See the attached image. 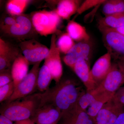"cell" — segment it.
<instances>
[{
	"instance_id": "6da1fadb",
	"label": "cell",
	"mask_w": 124,
	"mask_h": 124,
	"mask_svg": "<svg viewBox=\"0 0 124 124\" xmlns=\"http://www.w3.org/2000/svg\"><path fill=\"white\" fill-rule=\"evenodd\" d=\"M86 92L85 87L75 81L62 79L55 86L42 93L41 106L53 104L62 115L76 106L80 98Z\"/></svg>"
},
{
	"instance_id": "7a4b0ae2",
	"label": "cell",
	"mask_w": 124,
	"mask_h": 124,
	"mask_svg": "<svg viewBox=\"0 0 124 124\" xmlns=\"http://www.w3.org/2000/svg\"><path fill=\"white\" fill-rule=\"evenodd\" d=\"M42 96V93H35L6 104L1 110V115L15 122L31 118L41 106Z\"/></svg>"
},
{
	"instance_id": "3957f363",
	"label": "cell",
	"mask_w": 124,
	"mask_h": 124,
	"mask_svg": "<svg viewBox=\"0 0 124 124\" xmlns=\"http://www.w3.org/2000/svg\"><path fill=\"white\" fill-rule=\"evenodd\" d=\"M31 17L37 33L44 36L58 32L62 19L55 10L36 11L32 13Z\"/></svg>"
},
{
	"instance_id": "277c9868",
	"label": "cell",
	"mask_w": 124,
	"mask_h": 124,
	"mask_svg": "<svg viewBox=\"0 0 124 124\" xmlns=\"http://www.w3.org/2000/svg\"><path fill=\"white\" fill-rule=\"evenodd\" d=\"M16 20L14 24L2 31L5 35L21 41L32 39L31 37L37 32L31 16L23 13L16 16Z\"/></svg>"
},
{
	"instance_id": "5b68a950",
	"label": "cell",
	"mask_w": 124,
	"mask_h": 124,
	"mask_svg": "<svg viewBox=\"0 0 124 124\" xmlns=\"http://www.w3.org/2000/svg\"><path fill=\"white\" fill-rule=\"evenodd\" d=\"M103 42L114 61L124 60V36L107 28L99 29Z\"/></svg>"
},
{
	"instance_id": "8992f818",
	"label": "cell",
	"mask_w": 124,
	"mask_h": 124,
	"mask_svg": "<svg viewBox=\"0 0 124 124\" xmlns=\"http://www.w3.org/2000/svg\"><path fill=\"white\" fill-rule=\"evenodd\" d=\"M41 62H39L33 65L26 76L16 87L12 96L6 101L5 104L33 94L32 93L37 89V78Z\"/></svg>"
},
{
	"instance_id": "52a82bcc",
	"label": "cell",
	"mask_w": 124,
	"mask_h": 124,
	"mask_svg": "<svg viewBox=\"0 0 124 124\" xmlns=\"http://www.w3.org/2000/svg\"><path fill=\"white\" fill-rule=\"evenodd\" d=\"M19 47L29 63L34 64L45 60L49 49L34 39L20 41Z\"/></svg>"
},
{
	"instance_id": "ba28073f",
	"label": "cell",
	"mask_w": 124,
	"mask_h": 124,
	"mask_svg": "<svg viewBox=\"0 0 124 124\" xmlns=\"http://www.w3.org/2000/svg\"><path fill=\"white\" fill-rule=\"evenodd\" d=\"M56 34L51 36L50 48L48 55L45 58L44 64L48 67L55 84H58L62 79L63 74L60 52L57 45Z\"/></svg>"
},
{
	"instance_id": "9c48e42d",
	"label": "cell",
	"mask_w": 124,
	"mask_h": 124,
	"mask_svg": "<svg viewBox=\"0 0 124 124\" xmlns=\"http://www.w3.org/2000/svg\"><path fill=\"white\" fill-rule=\"evenodd\" d=\"M124 84V76L117 63L112 64L110 71L105 79L97 88L92 91L95 93L106 92L115 94Z\"/></svg>"
},
{
	"instance_id": "30bf717a",
	"label": "cell",
	"mask_w": 124,
	"mask_h": 124,
	"mask_svg": "<svg viewBox=\"0 0 124 124\" xmlns=\"http://www.w3.org/2000/svg\"><path fill=\"white\" fill-rule=\"evenodd\" d=\"M92 50V43L90 40L78 42L65 55L63 61L65 64L73 69L77 62L89 59Z\"/></svg>"
},
{
	"instance_id": "8fae6325",
	"label": "cell",
	"mask_w": 124,
	"mask_h": 124,
	"mask_svg": "<svg viewBox=\"0 0 124 124\" xmlns=\"http://www.w3.org/2000/svg\"><path fill=\"white\" fill-rule=\"evenodd\" d=\"M62 114L58 108L50 104H45L36 110L31 119L36 124H57Z\"/></svg>"
},
{
	"instance_id": "7c38bea8",
	"label": "cell",
	"mask_w": 124,
	"mask_h": 124,
	"mask_svg": "<svg viewBox=\"0 0 124 124\" xmlns=\"http://www.w3.org/2000/svg\"><path fill=\"white\" fill-rule=\"evenodd\" d=\"M124 108L112 98L102 107L94 122L95 124H113Z\"/></svg>"
},
{
	"instance_id": "4fadbf2b",
	"label": "cell",
	"mask_w": 124,
	"mask_h": 124,
	"mask_svg": "<svg viewBox=\"0 0 124 124\" xmlns=\"http://www.w3.org/2000/svg\"><path fill=\"white\" fill-rule=\"evenodd\" d=\"M20 49L0 38V72L11 69L12 65L20 54Z\"/></svg>"
},
{
	"instance_id": "5bb4252c",
	"label": "cell",
	"mask_w": 124,
	"mask_h": 124,
	"mask_svg": "<svg viewBox=\"0 0 124 124\" xmlns=\"http://www.w3.org/2000/svg\"><path fill=\"white\" fill-rule=\"evenodd\" d=\"M111 57L107 52L99 58L91 70V76L98 86L107 75L111 68Z\"/></svg>"
},
{
	"instance_id": "9a60e30c",
	"label": "cell",
	"mask_w": 124,
	"mask_h": 124,
	"mask_svg": "<svg viewBox=\"0 0 124 124\" xmlns=\"http://www.w3.org/2000/svg\"><path fill=\"white\" fill-rule=\"evenodd\" d=\"M73 69L83 83L86 92H91L97 88V85L91 76L89 59L81 60L77 62Z\"/></svg>"
},
{
	"instance_id": "2e32d148",
	"label": "cell",
	"mask_w": 124,
	"mask_h": 124,
	"mask_svg": "<svg viewBox=\"0 0 124 124\" xmlns=\"http://www.w3.org/2000/svg\"><path fill=\"white\" fill-rule=\"evenodd\" d=\"M60 124H94L93 120L78 104L62 115Z\"/></svg>"
},
{
	"instance_id": "e0dca14e",
	"label": "cell",
	"mask_w": 124,
	"mask_h": 124,
	"mask_svg": "<svg viewBox=\"0 0 124 124\" xmlns=\"http://www.w3.org/2000/svg\"><path fill=\"white\" fill-rule=\"evenodd\" d=\"M29 62L20 53L14 62L11 72L15 88L28 73Z\"/></svg>"
},
{
	"instance_id": "ac0fdd59",
	"label": "cell",
	"mask_w": 124,
	"mask_h": 124,
	"mask_svg": "<svg viewBox=\"0 0 124 124\" xmlns=\"http://www.w3.org/2000/svg\"><path fill=\"white\" fill-rule=\"evenodd\" d=\"M82 2V1L79 0L59 1L55 10L62 19L68 20L72 15L77 13Z\"/></svg>"
},
{
	"instance_id": "d6986e66",
	"label": "cell",
	"mask_w": 124,
	"mask_h": 124,
	"mask_svg": "<svg viewBox=\"0 0 124 124\" xmlns=\"http://www.w3.org/2000/svg\"><path fill=\"white\" fill-rule=\"evenodd\" d=\"M93 93L97 94V96L93 103L86 110V113L94 120L99 111L105 103L113 98L114 94L106 92Z\"/></svg>"
},
{
	"instance_id": "ffe728a7",
	"label": "cell",
	"mask_w": 124,
	"mask_h": 124,
	"mask_svg": "<svg viewBox=\"0 0 124 124\" xmlns=\"http://www.w3.org/2000/svg\"><path fill=\"white\" fill-rule=\"evenodd\" d=\"M67 33L74 41L79 42L90 40L84 27L74 21H70L67 26Z\"/></svg>"
},
{
	"instance_id": "44dd1931",
	"label": "cell",
	"mask_w": 124,
	"mask_h": 124,
	"mask_svg": "<svg viewBox=\"0 0 124 124\" xmlns=\"http://www.w3.org/2000/svg\"><path fill=\"white\" fill-rule=\"evenodd\" d=\"M98 27L116 28L124 26V13L115 14L100 18L98 20Z\"/></svg>"
},
{
	"instance_id": "7402d4cb",
	"label": "cell",
	"mask_w": 124,
	"mask_h": 124,
	"mask_svg": "<svg viewBox=\"0 0 124 124\" xmlns=\"http://www.w3.org/2000/svg\"><path fill=\"white\" fill-rule=\"evenodd\" d=\"M53 77L48 67L44 64L40 68L37 80V89L44 92L48 89Z\"/></svg>"
},
{
	"instance_id": "603a6c76",
	"label": "cell",
	"mask_w": 124,
	"mask_h": 124,
	"mask_svg": "<svg viewBox=\"0 0 124 124\" xmlns=\"http://www.w3.org/2000/svg\"><path fill=\"white\" fill-rule=\"evenodd\" d=\"M102 11L105 16L124 13V0H106L102 4Z\"/></svg>"
},
{
	"instance_id": "cb8c5ba5",
	"label": "cell",
	"mask_w": 124,
	"mask_h": 124,
	"mask_svg": "<svg viewBox=\"0 0 124 124\" xmlns=\"http://www.w3.org/2000/svg\"><path fill=\"white\" fill-rule=\"evenodd\" d=\"M31 2L29 0H10L6 4V10L10 15L18 16L23 14Z\"/></svg>"
},
{
	"instance_id": "d4e9b609",
	"label": "cell",
	"mask_w": 124,
	"mask_h": 124,
	"mask_svg": "<svg viewBox=\"0 0 124 124\" xmlns=\"http://www.w3.org/2000/svg\"><path fill=\"white\" fill-rule=\"evenodd\" d=\"M56 43L60 52L65 55L76 44L67 32L62 34L57 40Z\"/></svg>"
},
{
	"instance_id": "484cf974",
	"label": "cell",
	"mask_w": 124,
	"mask_h": 124,
	"mask_svg": "<svg viewBox=\"0 0 124 124\" xmlns=\"http://www.w3.org/2000/svg\"><path fill=\"white\" fill-rule=\"evenodd\" d=\"M106 0H86L82 2L78 10L75 18L89 9L102 4Z\"/></svg>"
},
{
	"instance_id": "4316f807",
	"label": "cell",
	"mask_w": 124,
	"mask_h": 124,
	"mask_svg": "<svg viewBox=\"0 0 124 124\" xmlns=\"http://www.w3.org/2000/svg\"><path fill=\"white\" fill-rule=\"evenodd\" d=\"M15 89L13 81L0 87V102L7 101L13 95Z\"/></svg>"
},
{
	"instance_id": "83f0119b",
	"label": "cell",
	"mask_w": 124,
	"mask_h": 124,
	"mask_svg": "<svg viewBox=\"0 0 124 124\" xmlns=\"http://www.w3.org/2000/svg\"><path fill=\"white\" fill-rule=\"evenodd\" d=\"M13 81L11 69H7L0 72V87Z\"/></svg>"
},
{
	"instance_id": "f1b7e54d",
	"label": "cell",
	"mask_w": 124,
	"mask_h": 124,
	"mask_svg": "<svg viewBox=\"0 0 124 124\" xmlns=\"http://www.w3.org/2000/svg\"><path fill=\"white\" fill-rule=\"evenodd\" d=\"M16 16L10 15L5 16L1 21L0 29L1 31H2L8 28L16 23Z\"/></svg>"
},
{
	"instance_id": "f546056e",
	"label": "cell",
	"mask_w": 124,
	"mask_h": 124,
	"mask_svg": "<svg viewBox=\"0 0 124 124\" xmlns=\"http://www.w3.org/2000/svg\"><path fill=\"white\" fill-rule=\"evenodd\" d=\"M113 100L124 108V85L121 86L113 95Z\"/></svg>"
},
{
	"instance_id": "4dcf8cb0",
	"label": "cell",
	"mask_w": 124,
	"mask_h": 124,
	"mask_svg": "<svg viewBox=\"0 0 124 124\" xmlns=\"http://www.w3.org/2000/svg\"><path fill=\"white\" fill-rule=\"evenodd\" d=\"M113 124H124V108Z\"/></svg>"
},
{
	"instance_id": "1f68e13d",
	"label": "cell",
	"mask_w": 124,
	"mask_h": 124,
	"mask_svg": "<svg viewBox=\"0 0 124 124\" xmlns=\"http://www.w3.org/2000/svg\"><path fill=\"white\" fill-rule=\"evenodd\" d=\"M0 124H14L13 121L3 115L0 116Z\"/></svg>"
},
{
	"instance_id": "d6a6232c",
	"label": "cell",
	"mask_w": 124,
	"mask_h": 124,
	"mask_svg": "<svg viewBox=\"0 0 124 124\" xmlns=\"http://www.w3.org/2000/svg\"><path fill=\"white\" fill-rule=\"evenodd\" d=\"M14 124H36L31 118L16 121Z\"/></svg>"
},
{
	"instance_id": "836d02e7",
	"label": "cell",
	"mask_w": 124,
	"mask_h": 124,
	"mask_svg": "<svg viewBox=\"0 0 124 124\" xmlns=\"http://www.w3.org/2000/svg\"><path fill=\"white\" fill-rule=\"evenodd\" d=\"M100 29H101V28H100ZM107 29H110L112 31H115L116 32L120 33L121 35H122V36H124V26L117 28H112H112H107Z\"/></svg>"
},
{
	"instance_id": "e575fe53",
	"label": "cell",
	"mask_w": 124,
	"mask_h": 124,
	"mask_svg": "<svg viewBox=\"0 0 124 124\" xmlns=\"http://www.w3.org/2000/svg\"><path fill=\"white\" fill-rule=\"evenodd\" d=\"M117 63V65L122 71V73L124 76V60H119V61H115Z\"/></svg>"
}]
</instances>
